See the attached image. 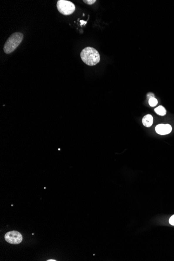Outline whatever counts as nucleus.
<instances>
[{
	"label": "nucleus",
	"instance_id": "nucleus-2",
	"mask_svg": "<svg viewBox=\"0 0 174 261\" xmlns=\"http://www.w3.org/2000/svg\"><path fill=\"white\" fill-rule=\"evenodd\" d=\"M23 35L21 33H13L5 42L4 45V52L6 54L11 53L14 51L23 40Z\"/></svg>",
	"mask_w": 174,
	"mask_h": 261
},
{
	"label": "nucleus",
	"instance_id": "nucleus-11",
	"mask_svg": "<svg viewBox=\"0 0 174 261\" xmlns=\"http://www.w3.org/2000/svg\"><path fill=\"white\" fill-rule=\"evenodd\" d=\"M147 97L150 99H151L152 98H154V95L153 94V93H150L147 95Z\"/></svg>",
	"mask_w": 174,
	"mask_h": 261
},
{
	"label": "nucleus",
	"instance_id": "nucleus-7",
	"mask_svg": "<svg viewBox=\"0 0 174 261\" xmlns=\"http://www.w3.org/2000/svg\"><path fill=\"white\" fill-rule=\"evenodd\" d=\"M154 111L156 113L160 116H164L166 114V110L163 106H158L155 109Z\"/></svg>",
	"mask_w": 174,
	"mask_h": 261
},
{
	"label": "nucleus",
	"instance_id": "nucleus-5",
	"mask_svg": "<svg viewBox=\"0 0 174 261\" xmlns=\"http://www.w3.org/2000/svg\"><path fill=\"white\" fill-rule=\"evenodd\" d=\"M156 131L160 135H166L172 132V126L169 124H159L156 126Z\"/></svg>",
	"mask_w": 174,
	"mask_h": 261
},
{
	"label": "nucleus",
	"instance_id": "nucleus-8",
	"mask_svg": "<svg viewBox=\"0 0 174 261\" xmlns=\"http://www.w3.org/2000/svg\"><path fill=\"white\" fill-rule=\"evenodd\" d=\"M158 100L155 98H152L149 99V104L152 107H154L158 104Z\"/></svg>",
	"mask_w": 174,
	"mask_h": 261
},
{
	"label": "nucleus",
	"instance_id": "nucleus-6",
	"mask_svg": "<svg viewBox=\"0 0 174 261\" xmlns=\"http://www.w3.org/2000/svg\"><path fill=\"white\" fill-rule=\"evenodd\" d=\"M153 123V118L151 115H146L142 118V124L146 127H151Z\"/></svg>",
	"mask_w": 174,
	"mask_h": 261
},
{
	"label": "nucleus",
	"instance_id": "nucleus-12",
	"mask_svg": "<svg viewBox=\"0 0 174 261\" xmlns=\"http://www.w3.org/2000/svg\"><path fill=\"white\" fill-rule=\"evenodd\" d=\"M56 260H48V261H56Z\"/></svg>",
	"mask_w": 174,
	"mask_h": 261
},
{
	"label": "nucleus",
	"instance_id": "nucleus-10",
	"mask_svg": "<svg viewBox=\"0 0 174 261\" xmlns=\"http://www.w3.org/2000/svg\"><path fill=\"white\" fill-rule=\"evenodd\" d=\"M169 222H170V224H171L173 226H174V215L170 218Z\"/></svg>",
	"mask_w": 174,
	"mask_h": 261
},
{
	"label": "nucleus",
	"instance_id": "nucleus-9",
	"mask_svg": "<svg viewBox=\"0 0 174 261\" xmlns=\"http://www.w3.org/2000/svg\"><path fill=\"white\" fill-rule=\"evenodd\" d=\"M83 1H84V2L85 3L88 5L93 4H94V3L96 2L95 0H87V1H86V0H84Z\"/></svg>",
	"mask_w": 174,
	"mask_h": 261
},
{
	"label": "nucleus",
	"instance_id": "nucleus-3",
	"mask_svg": "<svg viewBox=\"0 0 174 261\" xmlns=\"http://www.w3.org/2000/svg\"><path fill=\"white\" fill-rule=\"evenodd\" d=\"M57 9L59 12L64 15H70L75 11L74 4L66 0H58L57 2Z\"/></svg>",
	"mask_w": 174,
	"mask_h": 261
},
{
	"label": "nucleus",
	"instance_id": "nucleus-4",
	"mask_svg": "<svg viewBox=\"0 0 174 261\" xmlns=\"http://www.w3.org/2000/svg\"><path fill=\"white\" fill-rule=\"evenodd\" d=\"M5 239L11 244L17 245L22 242L23 236L18 231H11L5 234Z\"/></svg>",
	"mask_w": 174,
	"mask_h": 261
},
{
	"label": "nucleus",
	"instance_id": "nucleus-1",
	"mask_svg": "<svg viewBox=\"0 0 174 261\" xmlns=\"http://www.w3.org/2000/svg\"><path fill=\"white\" fill-rule=\"evenodd\" d=\"M82 61L89 66L96 65L100 61L99 52L92 47H86L80 53Z\"/></svg>",
	"mask_w": 174,
	"mask_h": 261
}]
</instances>
